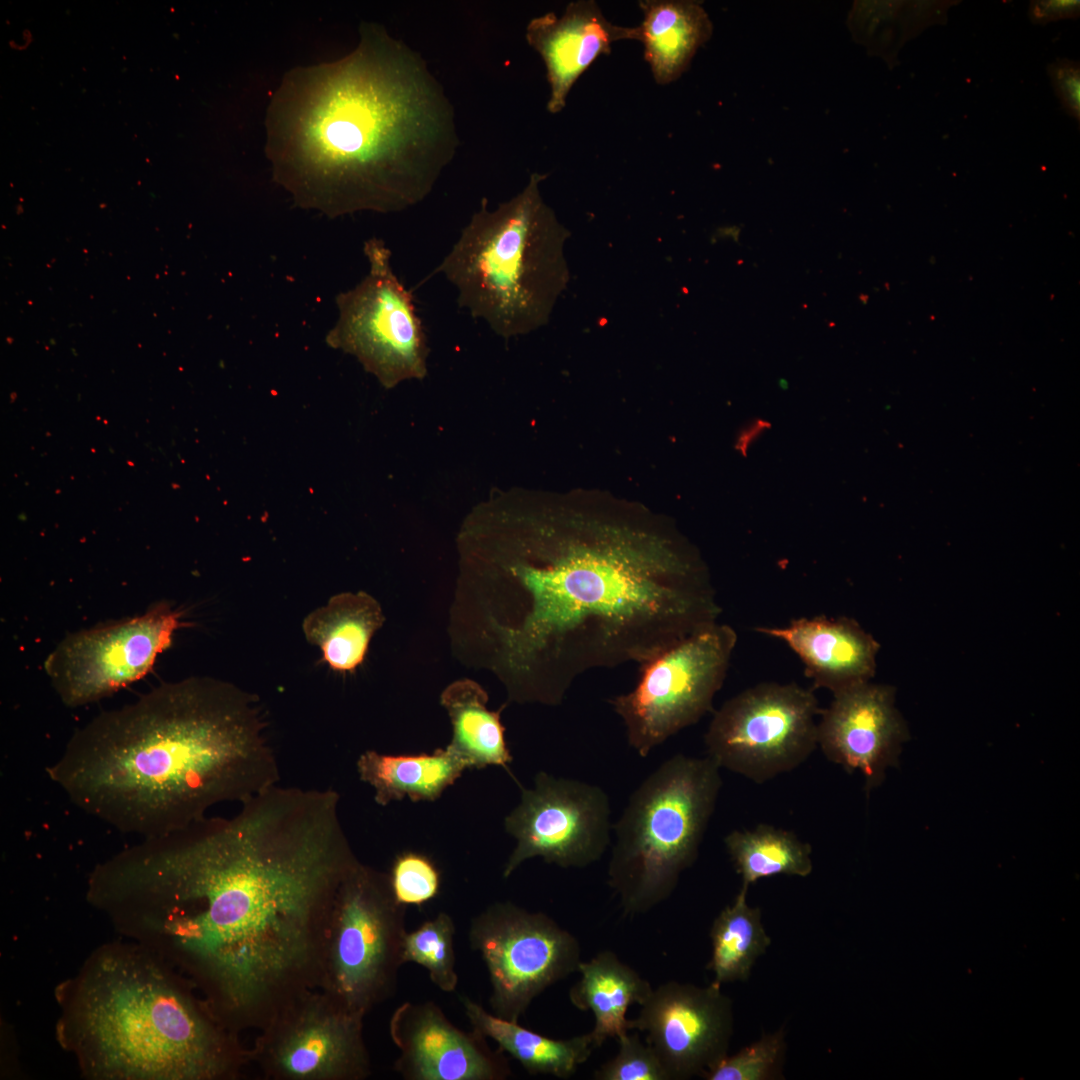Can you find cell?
I'll list each match as a JSON object with an SVG mask.
<instances>
[{
  "mask_svg": "<svg viewBox=\"0 0 1080 1080\" xmlns=\"http://www.w3.org/2000/svg\"><path fill=\"white\" fill-rule=\"evenodd\" d=\"M333 789L278 784L97 864L86 900L170 964L229 1030L318 989L330 912L360 862Z\"/></svg>",
  "mask_w": 1080,
  "mask_h": 1080,
  "instance_id": "6da1fadb",
  "label": "cell"
},
{
  "mask_svg": "<svg viewBox=\"0 0 1080 1080\" xmlns=\"http://www.w3.org/2000/svg\"><path fill=\"white\" fill-rule=\"evenodd\" d=\"M459 545L468 568L496 575L498 671L519 703L558 705L582 674L641 665L721 612L675 521L609 491L499 492Z\"/></svg>",
  "mask_w": 1080,
  "mask_h": 1080,
  "instance_id": "7a4b0ae2",
  "label": "cell"
},
{
  "mask_svg": "<svg viewBox=\"0 0 1080 1080\" xmlns=\"http://www.w3.org/2000/svg\"><path fill=\"white\" fill-rule=\"evenodd\" d=\"M273 176L330 217L425 200L460 140L455 108L421 54L375 22L333 62L295 67L266 114Z\"/></svg>",
  "mask_w": 1080,
  "mask_h": 1080,
  "instance_id": "3957f363",
  "label": "cell"
},
{
  "mask_svg": "<svg viewBox=\"0 0 1080 1080\" xmlns=\"http://www.w3.org/2000/svg\"><path fill=\"white\" fill-rule=\"evenodd\" d=\"M49 778L123 833L161 836L278 784L259 700L207 677L162 684L75 731Z\"/></svg>",
  "mask_w": 1080,
  "mask_h": 1080,
  "instance_id": "277c9868",
  "label": "cell"
},
{
  "mask_svg": "<svg viewBox=\"0 0 1080 1080\" xmlns=\"http://www.w3.org/2000/svg\"><path fill=\"white\" fill-rule=\"evenodd\" d=\"M58 1044L91 1080H236L251 1062L195 987L148 948L105 943L55 988Z\"/></svg>",
  "mask_w": 1080,
  "mask_h": 1080,
  "instance_id": "5b68a950",
  "label": "cell"
},
{
  "mask_svg": "<svg viewBox=\"0 0 1080 1080\" xmlns=\"http://www.w3.org/2000/svg\"><path fill=\"white\" fill-rule=\"evenodd\" d=\"M547 176L532 173L495 209L483 198L432 273L456 288L459 307L505 339L547 325L569 282L570 232L541 194Z\"/></svg>",
  "mask_w": 1080,
  "mask_h": 1080,
  "instance_id": "8992f818",
  "label": "cell"
},
{
  "mask_svg": "<svg viewBox=\"0 0 1080 1080\" xmlns=\"http://www.w3.org/2000/svg\"><path fill=\"white\" fill-rule=\"evenodd\" d=\"M709 757L676 754L630 795L614 826L608 884L625 913L644 914L667 900L695 862L722 786Z\"/></svg>",
  "mask_w": 1080,
  "mask_h": 1080,
  "instance_id": "52a82bcc",
  "label": "cell"
},
{
  "mask_svg": "<svg viewBox=\"0 0 1080 1080\" xmlns=\"http://www.w3.org/2000/svg\"><path fill=\"white\" fill-rule=\"evenodd\" d=\"M405 908L389 875L359 862L330 912L318 989L364 1017L392 997L404 964Z\"/></svg>",
  "mask_w": 1080,
  "mask_h": 1080,
  "instance_id": "ba28073f",
  "label": "cell"
},
{
  "mask_svg": "<svg viewBox=\"0 0 1080 1080\" xmlns=\"http://www.w3.org/2000/svg\"><path fill=\"white\" fill-rule=\"evenodd\" d=\"M736 643L735 630L715 622L639 665L634 688L609 699L640 757L712 710Z\"/></svg>",
  "mask_w": 1080,
  "mask_h": 1080,
  "instance_id": "9c48e42d",
  "label": "cell"
},
{
  "mask_svg": "<svg viewBox=\"0 0 1080 1080\" xmlns=\"http://www.w3.org/2000/svg\"><path fill=\"white\" fill-rule=\"evenodd\" d=\"M364 255L368 272L336 297L338 319L326 342L354 356L387 389L422 380L429 350L413 296L395 274L382 239H368Z\"/></svg>",
  "mask_w": 1080,
  "mask_h": 1080,
  "instance_id": "30bf717a",
  "label": "cell"
},
{
  "mask_svg": "<svg viewBox=\"0 0 1080 1080\" xmlns=\"http://www.w3.org/2000/svg\"><path fill=\"white\" fill-rule=\"evenodd\" d=\"M818 700L795 683H760L714 712L704 742L720 768L763 783L802 764L817 747Z\"/></svg>",
  "mask_w": 1080,
  "mask_h": 1080,
  "instance_id": "8fae6325",
  "label": "cell"
},
{
  "mask_svg": "<svg viewBox=\"0 0 1080 1080\" xmlns=\"http://www.w3.org/2000/svg\"><path fill=\"white\" fill-rule=\"evenodd\" d=\"M470 947L488 971L492 1013L518 1022L546 988L577 972V938L542 912L497 902L469 926Z\"/></svg>",
  "mask_w": 1080,
  "mask_h": 1080,
  "instance_id": "7c38bea8",
  "label": "cell"
},
{
  "mask_svg": "<svg viewBox=\"0 0 1080 1080\" xmlns=\"http://www.w3.org/2000/svg\"><path fill=\"white\" fill-rule=\"evenodd\" d=\"M363 1019L322 990L307 991L260 1030L250 1060L269 1080H364Z\"/></svg>",
  "mask_w": 1080,
  "mask_h": 1080,
  "instance_id": "4fadbf2b",
  "label": "cell"
},
{
  "mask_svg": "<svg viewBox=\"0 0 1080 1080\" xmlns=\"http://www.w3.org/2000/svg\"><path fill=\"white\" fill-rule=\"evenodd\" d=\"M516 840L503 877L540 857L562 868H585L602 858L611 842V806L599 786L540 771L532 788L521 787L519 804L504 820Z\"/></svg>",
  "mask_w": 1080,
  "mask_h": 1080,
  "instance_id": "5bb4252c",
  "label": "cell"
},
{
  "mask_svg": "<svg viewBox=\"0 0 1080 1080\" xmlns=\"http://www.w3.org/2000/svg\"><path fill=\"white\" fill-rule=\"evenodd\" d=\"M181 618L160 602L140 616L70 634L46 658L44 669L66 706L97 701L147 674L171 645Z\"/></svg>",
  "mask_w": 1080,
  "mask_h": 1080,
  "instance_id": "9a60e30c",
  "label": "cell"
},
{
  "mask_svg": "<svg viewBox=\"0 0 1080 1080\" xmlns=\"http://www.w3.org/2000/svg\"><path fill=\"white\" fill-rule=\"evenodd\" d=\"M733 1023L721 986L668 981L652 988L631 1029L645 1034L669 1080H684L702 1077L728 1054Z\"/></svg>",
  "mask_w": 1080,
  "mask_h": 1080,
  "instance_id": "2e32d148",
  "label": "cell"
},
{
  "mask_svg": "<svg viewBox=\"0 0 1080 1080\" xmlns=\"http://www.w3.org/2000/svg\"><path fill=\"white\" fill-rule=\"evenodd\" d=\"M908 738L895 689L871 682L833 694L817 726V746L824 755L849 772H860L867 789L878 786L898 763Z\"/></svg>",
  "mask_w": 1080,
  "mask_h": 1080,
  "instance_id": "e0dca14e",
  "label": "cell"
},
{
  "mask_svg": "<svg viewBox=\"0 0 1080 1080\" xmlns=\"http://www.w3.org/2000/svg\"><path fill=\"white\" fill-rule=\"evenodd\" d=\"M400 1055L394 1069L406 1080H503L511 1075L502 1051L475 1030L455 1026L434 1002H404L389 1022Z\"/></svg>",
  "mask_w": 1080,
  "mask_h": 1080,
  "instance_id": "ac0fdd59",
  "label": "cell"
},
{
  "mask_svg": "<svg viewBox=\"0 0 1080 1080\" xmlns=\"http://www.w3.org/2000/svg\"><path fill=\"white\" fill-rule=\"evenodd\" d=\"M527 43L541 56L550 87L547 110L561 112L578 78L614 42L640 39L639 27L618 26L608 21L592 0L570 2L558 17L553 12L531 19Z\"/></svg>",
  "mask_w": 1080,
  "mask_h": 1080,
  "instance_id": "d6986e66",
  "label": "cell"
},
{
  "mask_svg": "<svg viewBox=\"0 0 1080 1080\" xmlns=\"http://www.w3.org/2000/svg\"><path fill=\"white\" fill-rule=\"evenodd\" d=\"M756 630L783 640L804 663L814 686L833 694L870 682L875 675L880 645L851 618H800L785 627Z\"/></svg>",
  "mask_w": 1080,
  "mask_h": 1080,
  "instance_id": "ffe728a7",
  "label": "cell"
},
{
  "mask_svg": "<svg viewBox=\"0 0 1080 1080\" xmlns=\"http://www.w3.org/2000/svg\"><path fill=\"white\" fill-rule=\"evenodd\" d=\"M639 7L645 60L656 83L667 85L687 70L698 48L710 39L712 22L695 1L646 0Z\"/></svg>",
  "mask_w": 1080,
  "mask_h": 1080,
  "instance_id": "44dd1931",
  "label": "cell"
},
{
  "mask_svg": "<svg viewBox=\"0 0 1080 1080\" xmlns=\"http://www.w3.org/2000/svg\"><path fill=\"white\" fill-rule=\"evenodd\" d=\"M356 765L360 779L374 789V799L381 806L405 797L413 802L435 801L469 769L448 745L420 754L368 750Z\"/></svg>",
  "mask_w": 1080,
  "mask_h": 1080,
  "instance_id": "7402d4cb",
  "label": "cell"
},
{
  "mask_svg": "<svg viewBox=\"0 0 1080 1080\" xmlns=\"http://www.w3.org/2000/svg\"><path fill=\"white\" fill-rule=\"evenodd\" d=\"M577 972L580 978L571 987L569 999L579 1010L593 1013L595 1024L590 1033L596 1046L631 1030L627 1010L647 998L653 988L649 981L610 950L581 961Z\"/></svg>",
  "mask_w": 1080,
  "mask_h": 1080,
  "instance_id": "603a6c76",
  "label": "cell"
},
{
  "mask_svg": "<svg viewBox=\"0 0 1080 1080\" xmlns=\"http://www.w3.org/2000/svg\"><path fill=\"white\" fill-rule=\"evenodd\" d=\"M378 601L359 591L332 596L302 623L306 640L320 648L324 661L338 672H353L366 656L373 634L383 625Z\"/></svg>",
  "mask_w": 1080,
  "mask_h": 1080,
  "instance_id": "cb8c5ba5",
  "label": "cell"
},
{
  "mask_svg": "<svg viewBox=\"0 0 1080 1080\" xmlns=\"http://www.w3.org/2000/svg\"><path fill=\"white\" fill-rule=\"evenodd\" d=\"M472 1029L497 1043L530 1074L569 1078L597 1048L591 1033L569 1039H552L487 1012L468 997H461Z\"/></svg>",
  "mask_w": 1080,
  "mask_h": 1080,
  "instance_id": "d4e9b609",
  "label": "cell"
},
{
  "mask_svg": "<svg viewBox=\"0 0 1080 1080\" xmlns=\"http://www.w3.org/2000/svg\"><path fill=\"white\" fill-rule=\"evenodd\" d=\"M487 701L486 691L471 679L456 680L443 690L440 703L452 724L448 746L469 769L491 765L508 769L513 758L500 720L501 709L489 710Z\"/></svg>",
  "mask_w": 1080,
  "mask_h": 1080,
  "instance_id": "484cf974",
  "label": "cell"
},
{
  "mask_svg": "<svg viewBox=\"0 0 1080 1080\" xmlns=\"http://www.w3.org/2000/svg\"><path fill=\"white\" fill-rule=\"evenodd\" d=\"M749 886L743 885L733 902L714 919L711 930V957L707 969L712 983L746 981L757 959L771 944L761 910L747 902Z\"/></svg>",
  "mask_w": 1080,
  "mask_h": 1080,
  "instance_id": "4316f807",
  "label": "cell"
},
{
  "mask_svg": "<svg viewBox=\"0 0 1080 1080\" xmlns=\"http://www.w3.org/2000/svg\"><path fill=\"white\" fill-rule=\"evenodd\" d=\"M724 844L743 885L776 875L806 877L813 870L811 846L772 825L734 830L725 836Z\"/></svg>",
  "mask_w": 1080,
  "mask_h": 1080,
  "instance_id": "83f0119b",
  "label": "cell"
},
{
  "mask_svg": "<svg viewBox=\"0 0 1080 1080\" xmlns=\"http://www.w3.org/2000/svg\"><path fill=\"white\" fill-rule=\"evenodd\" d=\"M455 931L452 917L440 912L406 932L403 942V963L413 962L424 967L430 980L444 992H453L458 984Z\"/></svg>",
  "mask_w": 1080,
  "mask_h": 1080,
  "instance_id": "f1b7e54d",
  "label": "cell"
},
{
  "mask_svg": "<svg viewBox=\"0 0 1080 1080\" xmlns=\"http://www.w3.org/2000/svg\"><path fill=\"white\" fill-rule=\"evenodd\" d=\"M786 1054L784 1029L764 1034L733 1055H726L702 1078L706 1080L783 1079Z\"/></svg>",
  "mask_w": 1080,
  "mask_h": 1080,
  "instance_id": "f546056e",
  "label": "cell"
},
{
  "mask_svg": "<svg viewBox=\"0 0 1080 1080\" xmlns=\"http://www.w3.org/2000/svg\"><path fill=\"white\" fill-rule=\"evenodd\" d=\"M390 885L400 904L421 906L440 892L441 874L426 855L415 851L398 854L391 866Z\"/></svg>",
  "mask_w": 1080,
  "mask_h": 1080,
  "instance_id": "4dcf8cb0",
  "label": "cell"
},
{
  "mask_svg": "<svg viewBox=\"0 0 1080 1080\" xmlns=\"http://www.w3.org/2000/svg\"><path fill=\"white\" fill-rule=\"evenodd\" d=\"M617 1054L594 1073L597 1080H669L653 1049L638 1034L629 1031L616 1038Z\"/></svg>",
  "mask_w": 1080,
  "mask_h": 1080,
  "instance_id": "1f68e13d",
  "label": "cell"
},
{
  "mask_svg": "<svg viewBox=\"0 0 1080 1080\" xmlns=\"http://www.w3.org/2000/svg\"><path fill=\"white\" fill-rule=\"evenodd\" d=\"M1047 73L1062 109L1080 121V63L1061 58L1047 66Z\"/></svg>",
  "mask_w": 1080,
  "mask_h": 1080,
  "instance_id": "d6a6232c",
  "label": "cell"
},
{
  "mask_svg": "<svg viewBox=\"0 0 1080 1080\" xmlns=\"http://www.w3.org/2000/svg\"><path fill=\"white\" fill-rule=\"evenodd\" d=\"M1079 15V0H1036L1030 1L1028 8L1030 21L1039 25H1046L1064 19H1075Z\"/></svg>",
  "mask_w": 1080,
  "mask_h": 1080,
  "instance_id": "836d02e7",
  "label": "cell"
}]
</instances>
